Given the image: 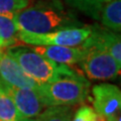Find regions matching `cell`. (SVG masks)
<instances>
[{
  "label": "cell",
  "mask_w": 121,
  "mask_h": 121,
  "mask_svg": "<svg viewBox=\"0 0 121 121\" xmlns=\"http://www.w3.org/2000/svg\"><path fill=\"white\" fill-rule=\"evenodd\" d=\"M19 30L31 33H47L60 29L85 26L60 0H40L27 5L14 15Z\"/></svg>",
  "instance_id": "obj_1"
},
{
  "label": "cell",
  "mask_w": 121,
  "mask_h": 121,
  "mask_svg": "<svg viewBox=\"0 0 121 121\" xmlns=\"http://www.w3.org/2000/svg\"><path fill=\"white\" fill-rule=\"evenodd\" d=\"M6 52L19 64L26 74L37 85L55 82L62 78L82 76L67 65H62L44 58L31 48L11 47Z\"/></svg>",
  "instance_id": "obj_2"
},
{
  "label": "cell",
  "mask_w": 121,
  "mask_h": 121,
  "mask_svg": "<svg viewBox=\"0 0 121 121\" xmlns=\"http://www.w3.org/2000/svg\"><path fill=\"white\" fill-rule=\"evenodd\" d=\"M36 52L44 58L62 65L72 66L79 64L84 59L87 52L82 44L76 47H65V45H36L32 48Z\"/></svg>",
  "instance_id": "obj_10"
},
{
  "label": "cell",
  "mask_w": 121,
  "mask_h": 121,
  "mask_svg": "<svg viewBox=\"0 0 121 121\" xmlns=\"http://www.w3.org/2000/svg\"><path fill=\"white\" fill-rule=\"evenodd\" d=\"M92 27L82 26L75 28L60 29L47 33H31L26 31H19V39L29 45H65V47H76L83 43L87 39Z\"/></svg>",
  "instance_id": "obj_4"
},
{
  "label": "cell",
  "mask_w": 121,
  "mask_h": 121,
  "mask_svg": "<svg viewBox=\"0 0 121 121\" xmlns=\"http://www.w3.org/2000/svg\"><path fill=\"white\" fill-rule=\"evenodd\" d=\"M28 4V0H0V14L14 16Z\"/></svg>",
  "instance_id": "obj_16"
},
{
  "label": "cell",
  "mask_w": 121,
  "mask_h": 121,
  "mask_svg": "<svg viewBox=\"0 0 121 121\" xmlns=\"http://www.w3.org/2000/svg\"><path fill=\"white\" fill-rule=\"evenodd\" d=\"M71 121H106L105 117L97 114L88 105H82L71 118Z\"/></svg>",
  "instance_id": "obj_17"
},
{
  "label": "cell",
  "mask_w": 121,
  "mask_h": 121,
  "mask_svg": "<svg viewBox=\"0 0 121 121\" xmlns=\"http://www.w3.org/2000/svg\"><path fill=\"white\" fill-rule=\"evenodd\" d=\"M82 45L87 48H96L108 52L116 63L121 66V39L119 32L94 25L91 35L83 41Z\"/></svg>",
  "instance_id": "obj_8"
},
{
  "label": "cell",
  "mask_w": 121,
  "mask_h": 121,
  "mask_svg": "<svg viewBox=\"0 0 121 121\" xmlns=\"http://www.w3.org/2000/svg\"><path fill=\"white\" fill-rule=\"evenodd\" d=\"M0 80L16 88L36 89L39 86L6 52L0 54Z\"/></svg>",
  "instance_id": "obj_9"
},
{
  "label": "cell",
  "mask_w": 121,
  "mask_h": 121,
  "mask_svg": "<svg viewBox=\"0 0 121 121\" xmlns=\"http://www.w3.org/2000/svg\"><path fill=\"white\" fill-rule=\"evenodd\" d=\"M109 1H111V0H102V2H103V3H106V2H109Z\"/></svg>",
  "instance_id": "obj_19"
},
{
  "label": "cell",
  "mask_w": 121,
  "mask_h": 121,
  "mask_svg": "<svg viewBox=\"0 0 121 121\" xmlns=\"http://www.w3.org/2000/svg\"><path fill=\"white\" fill-rule=\"evenodd\" d=\"M100 20L106 28L115 32H120L121 0H111L104 3L100 13Z\"/></svg>",
  "instance_id": "obj_11"
},
{
  "label": "cell",
  "mask_w": 121,
  "mask_h": 121,
  "mask_svg": "<svg viewBox=\"0 0 121 121\" xmlns=\"http://www.w3.org/2000/svg\"><path fill=\"white\" fill-rule=\"evenodd\" d=\"M93 107L97 114L103 117L111 116L121 109V92L116 85L103 83L92 89Z\"/></svg>",
  "instance_id": "obj_7"
},
{
  "label": "cell",
  "mask_w": 121,
  "mask_h": 121,
  "mask_svg": "<svg viewBox=\"0 0 121 121\" xmlns=\"http://www.w3.org/2000/svg\"><path fill=\"white\" fill-rule=\"evenodd\" d=\"M106 121H121V116H120V111L115 113L111 116H108L106 117Z\"/></svg>",
  "instance_id": "obj_18"
},
{
  "label": "cell",
  "mask_w": 121,
  "mask_h": 121,
  "mask_svg": "<svg viewBox=\"0 0 121 121\" xmlns=\"http://www.w3.org/2000/svg\"><path fill=\"white\" fill-rule=\"evenodd\" d=\"M0 120L3 121H39L37 118H25L17 110L14 102L0 81Z\"/></svg>",
  "instance_id": "obj_13"
},
{
  "label": "cell",
  "mask_w": 121,
  "mask_h": 121,
  "mask_svg": "<svg viewBox=\"0 0 121 121\" xmlns=\"http://www.w3.org/2000/svg\"><path fill=\"white\" fill-rule=\"evenodd\" d=\"M0 121H3V120H0Z\"/></svg>",
  "instance_id": "obj_21"
},
{
  "label": "cell",
  "mask_w": 121,
  "mask_h": 121,
  "mask_svg": "<svg viewBox=\"0 0 121 121\" xmlns=\"http://www.w3.org/2000/svg\"><path fill=\"white\" fill-rule=\"evenodd\" d=\"M19 31L14 16L0 14V43L2 50L14 47L20 40Z\"/></svg>",
  "instance_id": "obj_12"
},
{
  "label": "cell",
  "mask_w": 121,
  "mask_h": 121,
  "mask_svg": "<svg viewBox=\"0 0 121 121\" xmlns=\"http://www.w3.org/2000/svg\"><path fill=\"white\" fill-rule=\"evenodd\" d=\"M89 82L84 76L62 78L55 82L37 86V92L47 107L74 106L81 104L88 98Z\"/></svg>",
  "instance_id": "obj_3"
},
{
  "label": "cell",
  "mask_w": 121,
  "mask_h": 121,
  "mask_svg": "<svg viewBox=\"0 0 121 121\" xmlns=\"http://www.w3.org/2000/svg\"><path fill=\"white\" fill-rule=\"evenodd\" d=\"M72 106H50L39 116V121H71L73 116Z\"/></svg>",
  "instance_id": "obj_15"
},
{
  "label": "cell",
  "mask_w": 121,
  "mask_h": 121,
  "mask_svg": "<svg viewBox=\"0 0 121 121\" xmlns=\"http://www.w3.org/2000/svg\"><path fill=\"white\" fill-rule=\"evenodd\" d=\"M3 52V50H2V48H1V43H0V54Z\"/></svg>",
  "instance_id": "obj_20"
},
{
  "label": "cell",
  "mask_w": 121,
  "mask_h": 121,
  "mask_svg": "<svg viewBox=\"0 0 121 121\" xmlns=\"http://www.w3.org/2000/svg\"><path fill=\"white\" fill-rule=\"evenodd\" d=\"M79 65L87 77L98 81L113 80L120 74L121 69L108 52L96 48H87L84 59Z\"/></svg>",
  "instance_id": "obj_5"
},
{
  "label": "cell",
  "mask_w": 121,
  "mask_h": 121,
  "mask_svg": "<svg viewBox=\"0 0 121 121\" xmlns=\"http://www.w3.org/2000/svg\"><path fill=\"white\" fill-rule=\"evenodd\" d=\"M2 85L14 102L17 110L25 118H37L47 108L36 89L16 88L3 82Z\"/></svg>",
  "instance_id": "obj_6"
},
{
  "label": "cell",
  "mask_w": 121,
  "mask_h": 121,
  "mask_svg": "<svg viewBox=\"0 0 121 121\" xmlns=\"http://www.w3.org/2000/svg\"><path fill=\"white\" fill-rule=\"evenodd\" d=\"M65 1L68 5L94 19H100L101 9L104 5L102 0H65Z\"/></svg>",
  "instance_id": "obj_14"
}]
</instances>
